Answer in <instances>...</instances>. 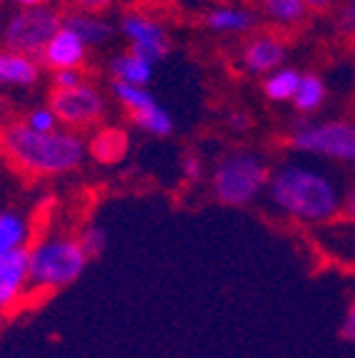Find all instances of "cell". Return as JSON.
Segmentation results:
<instances>
[{
    "label": "cell",
    "mask_w": 355,
    "mask_h": 358,
    "mask_svg": "<svg viewBox=\"0 0 355 358\" xmlns=\"http://www.w3.org/2000/svg\"><path fill=\"white\" fill-rule=\"evenodd\" d=\"M129 155V132L117 124L92 129L87 137V157L102 167H115Z\"/></svg>",
    "instance_id": "obj_15"
},
{
    "label": "cell",
    "mask_w": 355,
    "mask_h": 358,
    "mask_svg": "<svg viewBox=\"0 0 355 358\" xmlns=\"http://www.w3.org/2000/svg\"><path fill=\"white\" fill-rule=\"evenodd\" d=\"M316 241L323 257L343 268H355V222L340 217L328 227L316 229Z\"/></svg>",
    "instance_id": "obj_13"
},
{
    "label": "cell",
    "mask_w": 355,
    "mask_h": 358,
    "mask_svg": "<svg viewBox=\"0 0 355 358\" xmlns=\"http://www.w3.org/2000/svg\"><path fill=\"white\" fill-rule=\"evenodd\" d=\"M22 122L28 124L33 132H40V134H52V132H57V129H62L60 120H57V115L52 112L50 105H35V107H30Z\"/></svg>",
    "instance_id": "obj_24"
},
{
    "label": "cell",
    "mask_w": 355,
    "mask_h": 358,
    "mask_svg": "<svg viewBox=\"0 0 355 358\" xmlns=\"http://www.w3.org/2000/svg\"><path fill=\"white\" fill-rule=\"evenodd\" d=\"M6 127V100H3V92H0V129Z\"/></svg>",
    "instance_id": "obj_34"
},
{
    "label": "cell",
    "mask_w": 355,
    "mask_h": 358,
    "mask_svg": "<svg viewBox=\"0 0 355 358\" xmlns=\"http://www.w3.org/2000/svg\"><path fill=\"white\" fill-rule=\"evenodd\" d=\"M179 172L187 182H201L206 177V167H204V159L199 155H184L182 162H179Z\"/></svg>",
    "instance_id": "obj_25"
},
{
    "label": "cell",
    "mask_w": 355,
    "mask_h": 358,
    "mask_svg": "<svg viewBox=\"0 0 355 358\" xmlns=\"http://www.w3.org/2000/svg\"><path fill=\"white\" fill-rule=\"evenodd\" d=\"M65 25L73 28L80 38L85 40L89 50L92 48H105L115 40L117 28L107 20L105 15H87V13H78V10H67L65 13Z\"/></svg>",
    "instance_id": "obj_18"
},
{
    "label": "cell",
    "mask_w": 355,
    "mask_h": 358,
    "mask_svg": "<svg viewBox=\"0 0 355 358\" xmlns=\"http://www.w3.org/2000/svg\"><path fill=\"white\" fill-rule=\"evenodd\" d=\"M226 127L231 129V132H249L251 129V124H254V120L249 117V112H244V110H231L226 115Z\"/></svg>",
    "instance_id": "obj_30"
},
{
    "label": "cell",
    "mask_w": 355,
    "mask_h": 358,
    "mask_svg": "<svg viewBox=\"0 0 355 358\" xmlns=\"http://www.w3.org/2000/svg\"><path fill=\"white\" fill-rule=\"evenodd\" d=\"M345 182L338 172L311 157H289L271 167L266 204L273 214L321 229L343 217Z\"/></svg>",
    "instance_id": "obj_1"
},
{
    "label": "cell",
    "mask_w": 355,
    "mask_h": 358,
    "mask_svg": "<svg viewBox=\"0 0 355 358\" xmlns=\"http://www.w3.org/2000/svg\"><path fill=\"white\" fill-rule=\"evenodd\" d=\"M0 3H8V0H0Z\"/></svg>",
    "instance_id": "obj_35"
},
{
    "label": "cell",
    "mask_w": 355,
    "mask_h": 358,
    "mask_svg": "<svg viewBox=\"0 0 355 358\" xmlns=\"http://www.w3.org/2000/svg\"><path fill=\"white\" fill-rule=\"evenodd\" d=\"M30 219L20 209H0V262L30 246Z\"/></svg>",
    "instance_id": "obj_19"
},
{
    "label": "cell",
    "mask_w": 355,
    "mask_h": 358,
    "mask_svg": "<svg viewBox=\"0 0 355 358\" xmlns=\"http://www.w3.org/2000/svg\"><path fill=\"white\" fill-rule=\"evenodd\" d=\"M335 25H338L340 33L355 35V0H345V3H340L338 15H335Z\"/></svg>",
    "instance_id": "obj_28"
},
{
    "label": "cell",
    "mask_w": 355,
    "mask_h": 358,
    "mask_svg": "<svg viewBox=\"0 0 355 358\" xmlns=\"http://www.w3.org/2000/svg\"><path fill=\"white\" fill-rule=\"evenodd\" d=\"M326 97H328V90L326 83L318 73H303L300 75V85L296 90V97H294V110L300 112V115H313L318 112L323 105H326Z\"/></svg>",
    "instance_id": "obj_21"
},
{
    "label": "cell",
    "mask_w": 355,
    "mask_h": 358,
    "mask_svg": "<svg viewBox=\"0 0 355 358\" xmlns=\"http://www.w3.org/2000/svg\"><path fill=\"white\" fill-rule=\"evenodd\" d=\"M300 70H296V67H289L283 65L278 67L276 73L266 75L263 78V97H266L268 102H294L296 97V90H298L300 85Z\"/></svg>",
    "instance_id": "obj_22"
},
{
    "label": "cell",
    "mask_w": 355,
    "mask_h": 358,
    "mask_svg": "<svg viewBox=\"0 0 355 358\" xmlns=\"http://www.w3.org/2000/svg\"><path fill=\"white\" fill-rule=\"evenodd\" d=\"M0 157L8 167L25 177H62L82 167L87 159V140L65 127L52 134H40L22 120H15L0 129Z\"/></svg>",
    "instance_id": "obj_2"
},
{
    "label": "cell",
    "mask_w": 355,
    "mask_h": 358,
    "mask_svg": "<svg viewBox=\"0 0 355 358\" xmlns=\"http://www.w3.org/2000/svg\"><path fill=\"white\" fill-rule=\"evenodd\" d=\"M87 57L89 48L85 45V40L62 22V28L55 33V38L45 45L43 55H40V65L45 70H50V73H57V70H85Z\"/></svg>",
    "instance_id": "obj_11"
},
{
    "label": "cell",
    "mask_w": 355,
    "mask_h": 358,
    "mask_svg": "<svg viewBox=\"0 0 355 358\" xmlns=\"http://www.w3.org/2000/svg\"><path fill=\"white\" fill-rule=\"evenodd\" d=\"M15 6V10H25V8H38V6H45L48 0H8Z\"/></svg>",
    "instance_id": "obj_33"
},
{
    "label": "cell",
    "mask_w": 355,
    "mask_h": 358,
    "mask_svg": "<svg viewBox=\"0 0 355 358\" xmlns=\"http://www.w3.org/2000/svg\"><path fill=\"white\" fill-rule=\"evenodd\" d=\"M78 239H80V244H82L85 254L89 257V262H92V259H100L102 254H105L107 239H110V236H107V229L102 224L92 222L78 231Z\"/></svg>",
    "instance_id": "obj_23"
},
{
    "label": "cell",
    "mask_w": 355,
    "mask_h": 358,
    "mask_svg": "<svg viewBox=\"0 0 355 358\" xmlns=\"http://www.w3.org/2000/svg\"><path fill=\"white\" fill-rule=\"evenodd\" d=\"M112 97L127 110L129 120L137 129H142L150 137L164 140L174 132V117L167 107H161L150 87H134L124 83H110Z\"/></svg>",
    "instance_id": "obj_8"
},
{
    "label": "cell",
    "mask_w": 355,
    "mask_h": 358,
    "mask_svg": "<svg viewBox=\"0 0 355 358\" xmlns=\"http://www.w3.org/2000/svg\"><path fill=\"white\" fill-rule=\"evenodd\" d=\"M62 22H65V13L60 8L50 6V3L15 10L0 25V45L8 50L40 60L45 45L55 38V33L62 28Z\"/></svg>",
    "instance_id": "obj_6"
},
{
    "label": "cell",
    "mask_w": 355,
    "mask_h": 358,
    "mask_svg": "<svg viewBox=\"0 0 355 358\" xmlns=\"http://www.w3.org/2000/svg\"><path fill=\"white\" fill-rule=\"evenodd\" d=\"M308 10H323V8H331V6H338V3H345V0H303Z\"/></svg>",
    "instance_id": "obj_32"
},
{
    "label": "cell",
    "mask_w": 355,
    "mask_h": 358,
    "mask_svg": "<svg viewBox=\"0 0 355 358\" xmlns=\"http://www.w3.org/2000/svg\"><path fill=\"white\" fill-rule=\"evenodd\" d=\"M87 80L85 70H57L50 73V85L52 90H75Z\"/></svg>",
    "instance_id": "obj_26"
},
{
    "label": "cell",
    "mask_w": 355,
    "mask_h": 358,
    "mask_svg": "<svg viewBox=\"0 0 355 358\" xmlns=\"http://www.w3.org/2000/svg\"><path fill=\"white\" fill-rule=\"evenodd\" d=\"M343 217L355 222V179L350 185H345V196H343Z\"/></svg>",
    "instance_id": "obj_31"
},
{
    "label": "cell",
    "mask_w": 355,
    "mask_h": 358,
    "mask_svg": "<svg viewBox=\"0 0 355 358\" xmlns=\"http://www.w3.org/2000/svg\"><path fill=\"white\" fill-rule=\"evenodd\" d=\"M43 78V65L35 57L8 50L0 45V87L30 90Z\"/></svg>",
    "instance_id": "obj_16"
},
{
    "label": "cell",
    "mask_w": 355,
    "mask_h": 358,
    "mask_svg": "<svg viewBox=\"0 0 355 358\" xmlns=\"http://www.w3.org/2000/svg\"><path fill=\"white\" fill-rule=\"evenodd\" d=\"M117 30L124 38V43H127V50L147 57L154 65L172 52V38H169L164 22L147 15V13H139V10L124 13L119 17Z\"/></svg>",
    "instance_id": "obj_9"
},
{
    "label": "cell",
    "mask_w": 355,
    "mask_h": 358,
    "mask_svg": "<svg viewBox=\"0 0 355 358\" xmlns=\"http://www.w3.org/2000/svg\"><path fill=\"white\" fill-rule=\"evenodd\" d=\"M286 145L298 157L335 167H355V122L348 120H300L291 127Z\"/></svg>",
    "instance_id": "obj_5"
},
{
    "label": "cell",
    "mask_w": 355,
    "mask_h": 358,
    "mask_svg": "<svg viewBox=\"0 0 355 358\" xmlns=\"http://www.w3.org/2000/svg\"><path fill=\"white\" fill-rule=\"evenodd\" d=\"M206 30L217 35H249L259 25V13L251 10L249 6H233V3H222V6H211L204 13Z\"/></svg>",
    "instance_id": "obj_14"
},
{
    "label": "cell",
    "mask_w": 355,
    "mask_h": 358,
    "mask_svg": "<svg viewBox=\"0 0 355 358\" xmlns=\"http://www.w3.org/2000/svg\"><path fill=\"white\" fill-rule=\"evenodd\" d=\"M67 3H70V10L87 13V15H105L115 6V0H67Z\"/></svg>",
    "instance_id": "obj_27"
},
{
    "label": "cell",
    "mask_w": 355,
    "mask_h": 358,
    "mask_svg": "<svg viewBox=\"0 0 355 358\" xmlns=\"http://www.w3.org/2000/svg\"><path fill=\"white\" fill-rule=\"evenodd\" d=\"M30 294H52L73 286L89 264L78 234H45L30 241Z\"/></svg>",
    "instance_id": "obj_4"
},
{
    "label": "cell",
    "mask_w": 355,
    "mask_h": 358,
    "mask_svg": "<svg viewBox=\"0 0 355 358\" xmlns=\"http://www.w3.org/2000/svg\"><path fill=\"white\" fill-rule=\"evenodd\" d=\"M25 296H30L28 246L17 249L0 262V316L20 306Z\"/></svg>",
    "instance_id": "obj_12"
},
{
    "label": "cell",
    "mask_w": 355,
    "mask_h": 358,
    "mask_svg": "<svg viewBox=\"0 0 355 358\" xmlns=\"http://www.w3.org/2000/svg\"><path fill=\"white\" fill-rule=\"evenodd\" d=\"M48 105L52 107V112L57 115L62 127L73 129V132L97 129V124L107 115L105 92L94 83H89V80H85L75 90H52Z\"/></svg>",
    "instance_id": "obj_7"
},
{
    "label": "cell",
    "mask_w": 355,
    "mask_h": 358,
    "mask_svg": "<svg viewBox=\"0 0 355 358\" xmlns=\"http://www.w3.org/2000/svg\"><path fill=\"white\" fill-rule=\"evenodd\" d=\"M107 73H110L112 83L147 87L154 78V62H150L147 57L137 55L132 50L112 52L110 60H107Z\"/></svg>",
    "instance_id": "obj_17"
},
{
    "label": "cell",
    "mask_w": 355,
    "mask_h": 358,
    "mask_svg": "<svg viewBox=\"0 0 355 358\" xmlns=\"http://www.w3.org/2000/svg\"><path fill=\"white\" fill-rule=\"evenodd\" d=\"M261 15L273 28H296L308 15V6L303 0H261Z\"/></svg>",
    "instance_id": "obj_20"
},
{
    "label": "cell",
    "mask_w": 355,
    "mask_h": 358,
    "mask_svg": "<svg viewBox=\"0 0 355 358\" xmlns=\"http://www.w3.org/2000/svg\"><path fill=\"white\" fill-rule=\"evenodd\" d=\"M340 338L345 343H353L355 346V299H350L348 308H345L343 319H340V329H338Z\"/></svg>",
    "instance_id": "obj_29"
},
{
    "label": "cell",
    "mask_w": 355,
    "mask_h": 358,
    "mask_svg": "<svg viewBox=\"0 0 355 358\" xmlns=\"http://www.w3.org/2000/svg\"><path fill=\"white\" fill-rule=\"evenodd\" d=\"M273 164L266 155L251 147H236L219 157L211 167L209 189L211 196L224 207H251L263 199Z\"/></svg>",
    "instance_id": "obj_3"
},
{
    "label": "cell",
    "mask_w": 355,
    "mask_h": 358,
    "mask_svg": "<svg viewBox=\"0 0 355 358\" xmlns=\"http://www.w3.org/2000/svg\"><path fill=\"white\" fill-rule=\"evenodd\" d=\"M289 55V48L278 35L273 33H259L251 35L239 50V65L244 67V73L256 75V78H266V75L276 73L278 67H283Z\"/></svg>",
    "instance_id": "obj_10"
}]
</instances>
